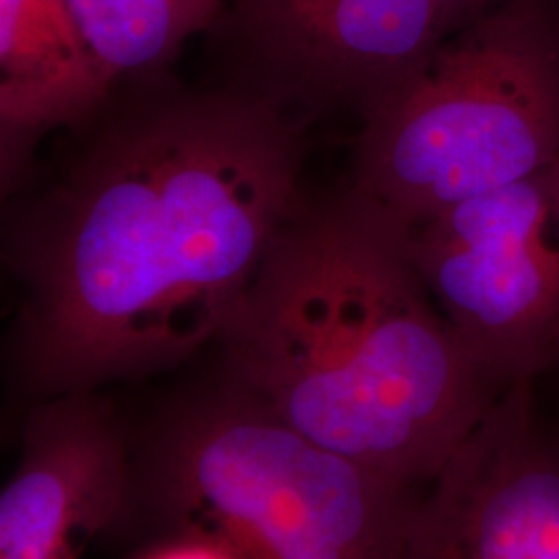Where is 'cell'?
<instances>
[{"mask_svg":"<svg viewBox=\"0 0 559 559\" xmlns=\"http://www.w3.org/2000/svg\"><path fill=\"white\" fill-rule=\"evenodd\" d=\"M313 119L235 81L119 87L7 226L21 390L98 392L218 342L307 198Z\"/></svg>","mask_w":559,"mask_h":559,"instance_id":"1","label":"cell"},{"mask_svg":"<svg viewBox=\"0 0 559 559\" xmlns=\"http://www.w3.org/2000/svg\"><path fill=\"white\" fill-rule=\"evenodd\" d=\"M218 344L226 378L305 438L417 487L503 394L427 290L408 226L353 182L302 200Z\"/></svg>","mask_w":559,"mask_h":559,"instance_id":"2","label":"cell"},{"mask_svg":"<svg viewBox=\"0 0 559 559\" xmlns=\"http://www.w3.org/2000/svg\"><path fill=\"white\" fill-rule=\"evenodd\" d=\"M423 491L305 438L224 376L162 423L131 493L240 559H404Z\"/></svg>","mask_w":559,"mask_h":559,"instance_id":"3","label":"cell"},{"mask_svg":"<svg viewBox=\"0 0 559 559\" xmlns=\"http://www.w3.org/2000/svg\"><path fill=\"white\" fill-rule=\"evenodd\" d=\"M353 185L402 224L559 160V11L498 0L359 110Z\"/></svg>","mask_w":559,"mask_h":559,"instance_id":"4","label":"cell"},{"mask_svg":"<svg viewBox=\"0 0 559 559\" xmlns=\"http://www.w3.org/2000/svg\"><path fill=\"white\" fill-rule=\"evenodd\" d=\"M427 290L506 392L559 367V160L408 226Z\"/></svg>","mask_w":559,"mask_h":559,"instance_id":"5","label":"cell"},{"mask_svg":"<svg viewBox=\"0 0 559 559\" xmlns=\"http://www.w3.org/2000/svg\"><path fill=\"white\" fill-rule=\"evenodd\" d=\"M498 0H237L235 83L309 115L357 110L419 69Z\"/></svg>","mask_w":559,"mask_h":559,"instance_id":"6","label":"cell"},{"mask_svg":"<svg viewBox=\"0 0 559 559\" xmlns=\"http://www.w3.org/2000/svg\"><path fill=\"white\" fill-rule=\"evenodd\" d=\"M404 559H559V427L508 388L419 501Z\"/></svg>","mask_w":559,"mask_h":559,"instance_id":"7","label":"cell"},{"mask_svg":"<svg viewBox=\"0 0 559 559\" xmlns=\"http://www.w3.org/2000/svg\"><path fill=\"white\" fill-rule=\"evenodd\" d=\"M133 464L108 400L78 392L29 413L0 493V559H80L131 506Z\"/></svg>","mask_w":559,"mask_h":559,"instance_id":"8","label":"cell"},{"mask_svg":"<svg viewBox=\"0 0 559 559\" xmlns=\"http://www.w3.org/2000/svg\"><path fill=\"white\" fill-rule=\"evenodd\" d=\"M117 87L67 0H0V140L4 193L23 179L36 140L83 129Z\"/></svg>","mask_w":559,"mask_h":559,"instance_id":"9","label":"cell"},{"mask_svg":"<svg viewBox=\"0 0 559 559\" xmlns=\"http://www.w3.org/2000/svg\"><path fill=\"white\" fill-rule=\"evenodd\" d=\"M119 90L158 80L193 36L222 21V0H67Z\"/></svg>","mask_w":559,"mask_h":559,"instance_id":"10","label":"cell"},{"mask_svg":"<svg viewBox=\"0 0 559 559\" xmlns=\"http://www.w3.org/2000/svg\"><path fill=\"white\" fill-rule=\"evenodd\" d=\"M141 559H240L214 540L177 535L175 539L164 543Z\"/></svg>","mask_w":559,"mask_h":559,"instance_id":"11","label":"cell"},{"mask_svg":"<svg viewBox=\"0 0 559 559\" xmlns=\"http://www.w3.org/2000/svg\"><path fill=\"white\" fill-rule=\"evenodd\" d=\"M543 380H551V381H556V383H559V367H558V369H556V371H551V373H549V376H547V378H543ZM543 380H540V381H543ZM537 383H539V381H537ZM543 408H545V406H543ZM547 415H549V413H547ZM549 417H551V415H549ZM551 420H554V423H556V425H558V427H559L558 417H551Z\"/></svg>","mask_w":559,"mask_h":559,"instance_id":"12","label":"cell"}]
</instances>
